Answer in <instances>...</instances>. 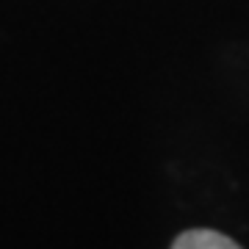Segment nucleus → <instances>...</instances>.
Listing matches in <instances>:
<instances>
[{"instance_id":"f257e3e1","label":"nucleus","mask_w":249,"mask_h":249,"mask_svg":"<svg viewBox=\"0 0 249 249\" xmlns=\"http://www.w3.org/2000/svg\"><path fill=\"white\" fill-rule=\"evenodd\" d=\"M172 249H241V247L216 230H188L175 238Z\"/></svg>"}]
</instances>
